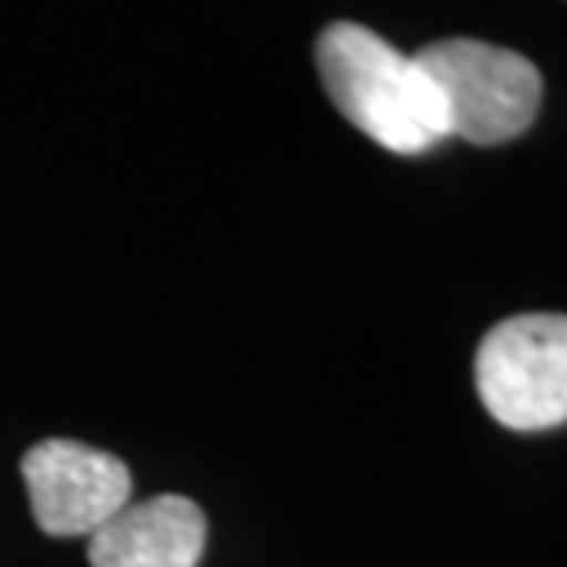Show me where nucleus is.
<instances>
[{"instance_id":"nucleus-1","label":"nucleus","mask_w":567,"mask_h":567,"mask_svg":"<svg viewBox=\"0 0 567 567\" xmlns=\"http://www.w3.org/2000/svg\"><path fill=\"white\" fill-rule=\"evenodd\" d=\"M326 95L359 132L392 154H425L451 136L440 92L417 59L359 22H333L316 41Z\"/></svg>"},{"instance_id":"nucleus-2","label":"nucleus","mask_w":567,"mask_h":567,"mask_svg":"<svg viewBox=\"0 0 567 567\" xmlns=\"http://www.w3.org/2000/svg\"><path fill=\"white\" fill-rule=\"evenodd\" d=\"M440 92L446 128L476 147L524 136L542 103L538 66L509 48L451 38L425 44L414 55Z\"/></svg>"},{"instance_id":"nucleus-3","label":"nucleus","mask_w":567,"mask_h":567,"mask_svg":"<svg viewBox=\"0 0 567 567\" xmlns=\"http://www.w3.org/2000/svg\"><path fill=\"white\" fill-rule=\"evenodd\" d=\"M476 389L505 429L538 432L567 421V316L530 311L491 326L476 352Z\"/></svg>"},{"instance_id":"nucleus-4","label":"nucleus","mask_w":567,"mask_h":567,"mask_svg":"<svg viewBox=\"0 0 567 567\" xmlns=\"http://www.w3.org/2000/svg\"><path fill=\"white\" fill-rule=\"evenodd\" d=\"M33 516L44 535H95L132 494V476L122 457L74 440H44L22 454Z\"/></svg>"},{"instance_id":"nucleus-5","label":"nucleus","mask_w":567,"mask_h":567,"mask_svg":"<svg viewBox=\"0 0 567 567\" xmlns=\"http://www.w3.org/2000/svg\"><path fill=\"white\" fill-rule=\"evenodd\" d=\"M205 516L184 494H158L114 513L89 542L92 567H198Z\"/></svg>"}]
</instances>
